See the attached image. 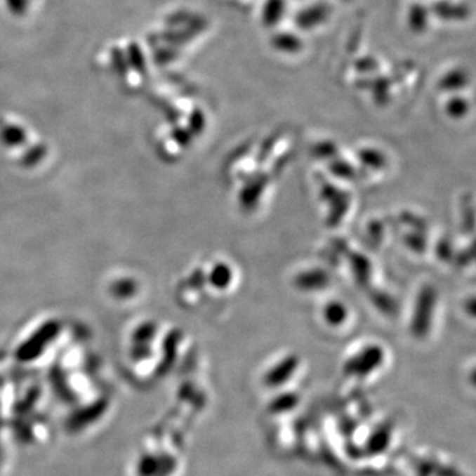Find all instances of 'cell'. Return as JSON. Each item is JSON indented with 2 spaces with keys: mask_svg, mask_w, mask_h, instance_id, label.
Segmentation results:
<instances>
[]
</instances>
